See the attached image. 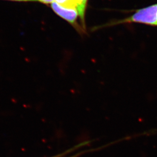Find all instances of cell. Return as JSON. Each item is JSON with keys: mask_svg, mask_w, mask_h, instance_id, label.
I'll list each match as a JSON object with an SVG mask.
<instances>
[{"mask_svg": "<svg viewBox=\"0 0 157 157\" xmlns=\"http://www.w3.org/2000/svg\"><path fill=\"white\" fill-rule=\"evenodd\" d=\"M140 23L148 25H157V4L137 10L131 17L108 25V26L119 24Z\"/></svg>", "mask_w": 157, "mask_h": 157, "instance_id": "cell-1", "label": "cell"}, {"mask_svg": "<svg viewBox=\"0 0 157 157\" xmlns=\"http://www.w3.org/2000/svg\"><path fill=\"white\" fill-rule=\"evenodd\" d=\"M51 7L58 16L66 20L75 28H78L77 19L79 14L76 8L64 7L56 2L51 4Z\"/></svg>", "mask_w": 157, "mask_h": 157, "instance_id": "cell-2", "label": "cell"}, {"mask_svg": "<svg viewBox=\"0 0 157 157\" xmlns=\"http://www.w3.org/2000/svg\"><path fill=\"white\" fill-rule=\"evenodd\" d=\"M75 1L76 9L78 12L79 17L80 19L82 28L85 30L86 29L85 15L88 0H75Z\"/></svg>", "mask_w": 157, "mask_h": 157, "instance_id": "cell-3", "label": "cell"}, {"mask_svg": "<svg viewBox=\"0 0 157 157\" xmlns=\"http://www.w3.org/2000/svg\"><path fill=\"white\" fill-rule=\"evenodd\" d=\"M55 2L64 7L74 8L76 9L75 0H55Z\"/></svg>", "mask_w": 157, "mask_h": 157, "instance_id": "cell-4", "label": "cell"}, {"mask_svg": "<svg viewBox=\"0 0 157 157\" xmlns=\"http://www.w3.org/2000/svg\"><path fill=\"white\" fill-rule=\"evenodd\" d=\"M34 1L39 2L44 4H52L55 2V0H34Z\"/></svg>", "mask_w": 157, "mask_h": 157, "instance_id": "cell-5", "label": "cell"}, {"mask_svg": "<svg viewBox=\"0 0 157 157\" xmlns=\"http://www.w3.org/2000/svg\"><path fill=\"white\" fill-rule=\"evenodd\" d=\"M5 1H14V2L34 1V0H5Z\"/></svg>", "mask_w": 157, "mask_h": 157, "instance_id": "cell-6", "label": "cell"}, {"mask_svg": "<svg viewBox=\"0 0 157 157\" xmlns=\"http://www.w3.org/2000/svg\"><path fill=\"white\" fill-rule=\"evenodd\" d=\"M82 153H78V154H77L74 155L73 156H70V157H78V156H80V154H82Z\"/></svg>", "mask_w": 157, "mask_h": 157, "instance_id": "cell-7", "label": "cell"}]
</instances>
